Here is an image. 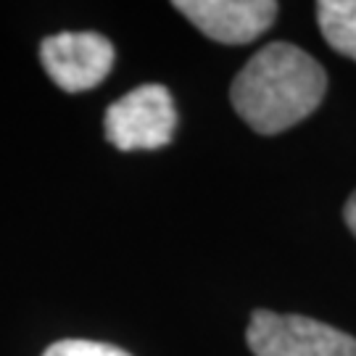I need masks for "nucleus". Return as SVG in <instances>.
Wrapping results in <instances>:
<instances>
[{
  "mask_svg": "<svg viewBox=\"0 0 356 356\" xmlns=\"http://www.w3.org/2000/svg\"><path fill=\"white\" fill-rule=\"evenodd\" d=\"M317 22L332 51L356 61V0H319Z\"/></svg>",
  "mask_w": 356,
  "mask_h": 356,
  "instance_id": "nucleus-6",
  "label": "nucleus"
},
{
  "mask_svg": "<svg viewBox=\"0 0 356 356\" xmlns=\"http://www.w3.org/2000/svg\"><path fill=\"white\" fill-rule=\"evenodd\" d=\"M245 341L254 356H356V338L304 314L256 309Z\"/></svg>",
  "mask_w": 356,
  "mask_h": 356,
  "instance_id": "nucleus-2",
  "label": "nucleus"
},
{
  "mask_svg": "<svg viewBox=\"0 0 356 356\" xmlns=\"http://www.w3.org/2000/svg\"><path fill=\"white\" fill-rule=\"evenodd\" d=\"M106 138L119 151H153L172 140L177 127L175 101L164 85H140L106 111Z\"/></svg>",
  "mask_w": 356,
  "mask_h": 356,
  "instance_id": "nucleus-3",
  "label": "nucleus"
},
{
  "mask_svg": "<svg viewBox=\"0 0 356 356\" xmlns=\"http://www.w3.org/2000/svg\"><path fill=\"white\" fill-rule=\"evenodd\" d=\"M114 56L111 40L98 32H61L40 45L45 72L66 92H85L101 85L114 66Z\"/></svg>",
  "mask_w": 356,
  "mask_h": 356,
  "instance_id": "nucleus-4",
  "label": "nucleus"
},
{
  "mask_svg": "<svg viewBox=\"0 0 356 356\" xmlns=\"http://www.w3.org/2000/svg\"><path fill=\"white\" fill-rule=\"evenodd\" d=\"M42 356H129L124 348H116L98 341H58L45 348Z\"/></svg>",
  "mask_w": 356,
  "mask_h": 356,
  "instance_id": "nucleus-7",
  "label": "nucleus"
},
{
  "mask_svg": "<svg viewBox=\"0 0 356 356\" xmlns=\"http://www.w3.org/2000/svg\"><path fill=\"white\" fill-rule=\"evenodd\" d=\"M343 216H346V225H348V229L354 232V238H356V191L351 193V198L346 201Z\"/></svg>",
  "mask_w": 356,
  "mask_h": 356,
  "instance_id": "nucleus-8",
  "label": "nucleus"
},
{
  "mask_svg": "<svg viewBox=\"0 0 356 356\" xmlns=\"http://www.w3.org/2000/svg\"><path fill=\"white\" fill-rule=\"evenodd\" d=\"M175 8L206 38L225 45L251 42L267 32L277 16L275 0H177Z\"/></svg>",
  "mask_w": 356,
  "mask_h": 356,
  "instance_id": "nucleus-5",
  "label": "nucleus"
},
{
  "mask_svg": "<svg viewBox=\"0 0 356 356\" xmlns=\"http://www.w3.org/2000/svg\"><path fill=\"white\" fill-rule=\"evenodd\" d=\"M327 92V74L293 42H269L235 76L229 98L248 127L277 135L304 122Z\"/></svg>",
  "mask_w": 356,
  "mask_h": 356,
  "instance_id": "nucleus-1",
  "label": "nucleus"
}]
</instances>
